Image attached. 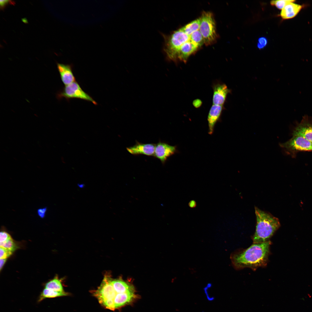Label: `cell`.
<instances>
[{
	"label": "cell",
	"instance_id": "6da1fadb",
	"mask_svg": "<svg viewBox=\"0 0 312 312\" xmlns=\"http://www.w3.org/2000/svg\"><path fill=\"white\" fill-rule=\"evenodd\" d=\"M270 241L253 244L248 248L231 255L230 259L236 269L248 268L253 270L265 266L270 253Z\"/></svg>",
	"mask_w": 312,
	"mask_h": 312
},
{
	"label": "cell",
	"instance_id": "7a4b0ae2",
	"mask_svg": "<svg viewBox=\"0 0 312 312\" xmlns=\"http://www.w3.org/2000/svg\"><path fill=\"white\" fill-rule=\"evenodd\" d=\"M255 209L257 223L255 231L252 237L253 243L269 241L280 226L279 220L257 207H255Z\"/></svg>",
	"mask_w": 312,
	"mask_h": 312
},
{
	"label": "cell",
	"instance_id": "3957f363",
	"mask_svg": "<svg viewBox=\"0 0 312 312\" xmlns=\"http://www.w3.org/2000/svg\"><path fill=\"white\" fill-rule=\"evenodd\" d=\"M112 278L110 275H105L102 282L96 290L92 291L93 296L97 298L99 303L106 309L115 310L114 300L118 294L114 289L112 283Z\"/></svg>",
	"mask_w": 312,
	"mask_h": 312
},
{
	"label": "cell",
	"instance_id": "277c9868",
	"mask_svg": "<svg viewBox=\"0 0 312 312\" xmlns=\"http://www.w3.org/2000/svg\"><path fill=\"white\" fill-rule=\"evenodd\" d=\"M189 40V36L181 29L174 31L168 37L165 42L164 51L168 58L177 60L178 52L182 45Z\"/></svg>",
	"mask_w": 312,
	"mask_h": 312
},
{
	"label": "cell",
	"instance_id": "5b68a950",
	"mask_svg": "<svg viewBox=\"0 0 312 312\" xmlns=\"http://www.w3.org/2000/svg\"><path fill=\"white\" fill-rule=\"evenodd\" d=\"M200 18L199 30L203 38L204 43L210 44L217 37L216 24L213 14L210 12H203Z\"/></svg>",
	"mask_w": 312,
	"mask_h": 312
},
{
	"label": "cell",
	"instance_id": "8992f818",
	"mask_svg": "<svg viewBox=\"0 0 312 312\" xmlns=\"http://www.w3.org/2000/svg\"><path fill=\"white\" fill-rule=\"evenodd\" d=\"M57 97L58 99L63 98L67 100L71 98L79 99L91 102L95 105L97 104L91 97L83 90L76 81L66 85L57 93Z\"/></svg>",
	"mask_w": 312,
	"mask_h": 312
},
{
	"label": "cell",
	"instance_id": "52a82bcc",
	"mask_svg": "<svg viewBox=\"0 0 312 312\" xmlns=\"http://www.w3.org/2000/svg\"><path fill=\"white\" fill-rule=\"evenodd\" d=\"M280 146L291 151H311L312 142L301 136L293 135L287 141L280 144Z\"/></svg>",
	"mask_w": 312,
	"mask_h": 312
},
{
	"label": "cell",
	"instance_id": "ba28073f",
	"mask_svg": "<svg viewBox=\"0 0 312 312\" xmlns=\"http://www.w3.org/2000/svg\"><path fill=\"white\" fill-rule=\"evenodd\" d=\"M309 119L308 116H304L294 129L293 135L301 136L312 142V123Z\"/></svg>",
	"mask_w": 312,
	"mask_h": 312
},
{
	"label": "cell",
	"instance_id": "9c48e42d",
	"mask_svg": "<svg viewBox=\"0 0 312 312\" xmlns=\"http://www.w3.org/2000/svg\"><path fill=\"white\" fill-rule=\"evenodd\" d=\"M176 151L175 146L159 141L156 145L154 157L160 160L162 164H164L168 158L174 154Z\"/></svg>",
	"mask_w": 312,
	"mask_h": 312
},
{
	"label": "cell",
	"instance_id": "30bf717a",
	"mask_svg": "<svg viewBox=\"0 0 312 312\" xmlns=\"http://www.w3.org/2000/svg\"><path fill=\"white\" fill-rule=\"evenodd\" d=\"M156 145L154 144H143L137 141L134 145L127 148V149L133 155L141 154L154 157Z\"/></svg>",
	"mask_w": 312,
	"mask_h": 312
},
{
	"label": "cell",
	"instance_id": "8fae6325",
	"mask_svg": "<svg viewBox=\"0 0 312 312\" xmlns=\"http://www.w3.org/2000/svg\"><path fill=\"white\" fill-rule=\"evenodd\" d=\"M213 104L223 105L230 90L224 84L218 83L213 87Z\"/></svg>",
	"mask_w": 312,
	"mask_h": 312
},
{
	"label": "cell",
	"instance_id": "7c38bea8",
	"mask_svg": "<svg viewBox=\"0 0 312 312\" xmlns=\"http://www.w3.org/2000/svg\"><path fill=\"white\" fill-rule=\"evenodd\" d=\"M57 68L61 79L66 86L75 81L71 65L57 63Z\"/></svg>",
	"mask_w": 312,
	"mask_h": 312
},
{
	"label": "cell",
	"instance_id": "4fadbf2b",
	"mask_svg": "<svg viewBox=\"0 0 312 312\" xmlns=\"http://www.w3.org/2000/svg\"><path fill=\"white\" fill-rule=\"evenodd\" d=\"M292 0L288 3L282 10L280 16L284 19L293 18L296 16L302 9V5L296 3Z\"/></svg>",
	"mask_w": 312,
	"mask_h": 312
},
{
	"label": "cell",
	"instance_id": "5bb4252c",
	"mask_svg": "<svg viewBox=\"0 0 312 312\" xmlns=\"http://www.w3.org/2000/svg\"><path fill=\"white\" fill-rule=\"evenodd\" d=\"M223 109V105L213 104L209 111L207 118L209 133L213 132L215 125L219 119Z\"/></svg>",
	"mask_w": 312,
	"mask_h": 312
},
{
	"label": "cell",
	"instance_id": "9a60e30c",
	"mask_svg": "<svg viewBox=\"0 0 312 312\" xmlns=\"http://www.w3.org/2000/svg\"><path fill=\"white\" fill-rule=\"evenodd\" d=\"M198 48L189 40L181 47L177 54V60L186 62L189 57Z\"/></svg>",
	"mask_w": 312,
	"mask_h": 312
},
{
	"label": "cell",
	"instance_id": "2e32d148",
	"mask_svg": "<svg viewBox=\"0 0 312 312\" xmlns=\"http://www.w3.org/2000/svg\"><path fill=\"white\" fill-rule=\"evenodd\" d=\"M137 297L135 293L118 294L114 300L115 310L132 303Z\"/></svg>",
	"mask_w": 312,
	"mask_h": 312
},
{
	"label": "cell",
	"instance_id": "e0dca14e",
	"mask_svg": "<svg viewBox=\"0 0 312 312\" xmlns=\"http://www.w3.org/2000/svg\"><path fill=\"white\" fill-rule=\"evenodd\" d=\"M112 283L114 289L118 294L135 293L133 286L120 278L115 279H112Z\"/></svg>",
	"mask_w": 312,
	"mask_h": 312
},
{
	"label": "cell",
	"instance_id": "ac0fdd59",
	"mask_svg": "<svg viewBox=\"0 0 312 312\" xmlns=\"http://www.w3.org/2000/svg\"><path fill=\"white\" fill-rule=\"evenodd\" d=\"M65 291L59 292L45 288L40 294L38 301L40 302L46 298H52L68 295Z\"/></svg>",
	"mask_w": 312,
	"mask_h": 312
},
{
	"label": "cell",
	"instance_id": "d6986e66",
	"mask_svg": "<svg viewBox=\"0 0 312 312\" xmlns=\"http://www.w3.org/2000/svg\"><path fill=\"white\" fill-rule=\"evenodd\" d=\"M200 23V18L191 22L181 29L189 36L193 33L199 30Z\"/></svg>",
	"mask_w": 312,
	"mask_h": 312
},
{
	"label": "cell",
	"instance_id": "ffe728a7",
	"mask_svg": "<svg viewBox=\"0 0 312 312\" xmlns=\"http://www.w3.org/2000/svg\"><path fill=\"white\" fill-rule=\"evenodd\" d=\"M45 288L57 291H64L61 282L57 278L47 282L45 285Z\"/></svg>",
	"mask_w": 312,
	"mask_h": 312
},
{
	"label": "cell",
	"instance_id": "44dd1931",
	"mask_svg": "<svg viewBox=\"0 0 312 312\" xmlns=\"http://www.w3.org/2000/svg\"><path fill=\"white\" fill-rule=\"evenodd\" d=\"M189 40L199 47L204 43L203 37L199 30L193 33L189 36Z\"/></svg>",
	"mask_w": 312,
	"mask_h": 312
},
{
	"label": "cell",
	"instance_id": "7402d4cb",
	"mask_svg": "<svg viewBox=\"0 0 312 312\" xmlns=\"http://www.w3.org/2000/svg\"><path fill=\"white\" fill-rule=\"evenodd\" d=\"M0 246L12 252L17 248L16 244L12 238L5 242L0 243Z\"/></svg>",
	"mask_w": 312,
	"mask_h": 312
},
{
	"label": "cell",
	"instance_id": "603a6c76",
	"mask_svg": "<svg viewBox=\"0 0 312 312\" xmlns=\"http://www.w3.org/2000/svg\"><path fill=\"white\" fill-rule=\"evenodd\" d=\"M292 1L290 0L272 1L270 2V4L272 5L275 6L278 9L282 10L288 3Z\"/></svg>",
	"mask_w": 312,
	"mask_h": 312
},
{
	"label": "cell",
	"instance_id": "cb8c5ba5",
	"mask_svg": "<svg viewBox=\"0 0 312 312\" xmlns=\"http://www.w3.org/2000/svg\"><path fill=\"white\" fill-rule=\"evenodd\" d=\"M12 252L2 247H0V259H7L10 256Z\"/></svg>",
	"mask_w": 312,
	"mask_h": 312
},
{
	"label": "cell",
	"instance_id": "d4e9b609",
	"mask_svg": "<svg viewBox=\"0 0 312 312\" xmlns=\"http://www.w3.org/2000/svg\"><path fill=\"white\" fill-rule=\"evenodd\" d=\"M268 40L265 37H261L258 40L257 47L259 49H261L266 46Z\"/></svg>",
	"mask_w": 312,
	"mask_h": 312
},
{
	"label": "cell",
	"instance_id": "484cf974",
	"mask_svg": "<svg viewBox=\"0 0 312 312\" xmlns=\"http://www.w3.org/2000/svg\"><path fill=\"white\" fill-rule=\"evenodd\" d=\"M12 238L10 235L7 232L2 230L0 233V242H5Z\"/></svg>",
	"mask_w": 312,
	"mask_h": 312
},
{
	"label": "cell",
	"instance_id": "4316f807",
	"mask_svg": "<svg viewBox=\"0 0 312 312\" xmlns=\"http://www.w3.org/2000/svg\"><path fill=\"white\" fill-rule=\"evenodd\" d=\"M47 211L46 207L40 208L37 210V214L40 218H43L45 217Z\"/></svg>",
	"mask_w": 312,
	"mask_h": 312
},
{
	"label": "cell",
	"instance_id": "83f0119b",
	"mask_svg": "<svg viewBox=\"0 0 312 312\" xmlns=\"http://www.w3.org/2000/svg\"><path fill=\"white\" fill-rule=\"evenodd\" d=\"M202 103V101L199 99H196L194 100L192 103L193 106L196 108H198L200 107Z\"/></svg>",
	"mask_w": 312,
	"mask_h": 312
},
{
	"label": "cell",
	"instance_id": "f1b7e54d",
	"mask_svg": "<svg viewBox=\"0 0 312 312\" xmlns=\"http://www.w3.org/2000/svg\"><path fill=\"white\" fill-rule=\"evenodd\" d=\"M0 2V8L2 9L4 8L7 5L10 3H14V2H12V1L9 0H1Z\"/></svg>",
	"mask_w": 312,
	"mask_h": 312
},
{
	"label": "cell",
	"instance_id": "f546056e",
	"mask_svg": "<svg viewBox=\"0 0 312 312\" xmlns=\"http://www.w3.org/2000/svg\"><path fill=\"white\" fill-rule=\"evenodd\" d=\"M188 205L190 207L192 208H194L197 206V203L196 201L194 200H190L188 203Z\"/></svg>",
	"mask_w": 312,
	"mask_h": 312
},
{
	"label": "cell",
	"instance_id": "4dcf8cb0",
	"mask_svg": "<svg viewBox=\"0 0 312 312\" xmlns=\"http://www.w3.org/2000/svg\"><path fill=\"white\" fill-rule=\"evenodd\" d=\"M7 259H0V270H1L5 263Z\"/></svg>",
	"mask_w": 312,
	"mask_h": 312
},
{
	"label": "cell",
	"instance_id": "1f68e13d",
	"mask_svg": "<svg viewBox=\"0 0 312 312\" xmlns=\"http://www.w3.org/2000/svg\"><path fill=\"white\" fill-rule=\"evenodd\" d=\"M311 151H312V149H311Z\"/></svg>",
	"mask_w": 312,
	"mask_h": 312
}]
</instances>
